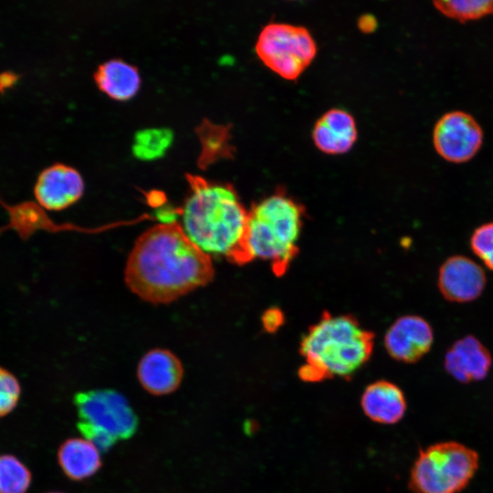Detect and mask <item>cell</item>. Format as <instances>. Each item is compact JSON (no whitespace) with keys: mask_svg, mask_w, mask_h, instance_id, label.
<instances>
[{"mask_svg":"<svg viewBox=\"0 0 493 493\" xmlns=\"http://www.w3.org/2000/svg\"><path fill=\"white\" fill-rule=\"evenodd\" d=\"M214 276L211 257L190 240L175 220L142 233L124 270L130 290L152 304L171 303L207 285Z\"/></svg>","mask_w":493,"mask_h":493,"instance_id":"obj_1","label":"cell"},{"mask_svg":"<svg viewBox=\"0 0 493 493\" xmlns=\"http://www.w3.org/2000/svg\"><path fill=\"white\" fill-rule=\"evenodd\" d=\"M181 216L186 236L205 253L245 263L248 211L230 185L194 180Z\"/></svg>","mask_w":493,"mask_h":493,"instance_id":"obj_2","label":"cell"},{"mask_svg":"<svg viewBox=\"0 0 493 493\" xmlns=\"http://www.w3.org/2000/svg\"><path fill=\"white\" fill-rule=\"evenodd\" d=\"M302 225L303 208L288 195L276 193L260 200L248 211L245 263L266 261L282 274L296 256Z\"/></svg>","mask_w":493,"mask_h":493,"instance_id":"obj_3","label":"cell"},{"mask_svg":"<svg viewBox=\"0 0 493 493\" xmlns=\"http://www.w3.org/2000/svg\"><path fill=\"white\" fill-rule=\"evenodd\" d=\"M372 347V334L352 317L327 314L305 334L300 352L323 378L349 377L369 360Z\"/></svg>","mask_w":493,"mask_h":493,"instance_id":"obj_4","label":"cell"},{"mask_svg":"<svg viewBox=\"0 0 493 493\" xmlns=\"http://www.w3.org/2000/svg\"><path fill=\"white\" fill-rule=\"evenodd\" d=\"M479 467L477 451L456 441H443L420 450L410 473L414 493H459Z\"/></svg>","mask_w":493,"mask_h":493,"instance_id":"obj_5","label":"cell"},{"mask_svg":"<svg viewBox=\"0 0 493 493\" xmlns=\"http://www.w3.org/2000/svg\"><path fill=\"white\" fill-rule=\"evenodd\" d=\"M255 48L261 61L286 79H297L317 52L316 42L307 28L287 23L265 26Z\"/></svg>","mask_w":493,"mask_h":493,"instance_id":"obj_6","label":"cell"},{"mask_svg":"<svg viewBox=\"0 0 493 493\" xmlns=\"http://www.w3.org/2000/svg\"><path fill=\"white\" fill-rule=\"evenodd\" d=\"M79 425L106 434L116 441L133 435L138 418L127 399L113 390H92L75 395Z\"/></svg>","mask_w":493,"mask_h":493,"instance_id":"obj_7","label":"cell"},{"mask_svg":"<svg viewBox=\"0 0 493 493\" xmlns=\"http://www.w3.org/2000/svg\"><path fill=\"white\" fill-rule=\"evenodd\" d=\"M433 142L445 160L461 163L472 159L483 142V131L470 114L454 110L444 114L435 123Z\"/></svg>","mask_w":493,"mask_h":493,"instance_id":"obj_8","label":"cell"},{"mask_svg":"<svg viewBox=\"0 0 493 493\" xmlns=\"http://www.w3.org/2000/svg\"><path fill=\"white\" fill-rule=\"evenodd\" d=\"M80 173L65 163H53L43 169L34 185L37 204L48 211H61L76 203L83 194Z\"/></svg>","mask_w":493,"mask_h":493,"instance_id":"obj_9","label":"cell"},{"mask_svg":"<svg viewBox=\"0 0 493 493\" xmlns=\"http://www.w3.org/2000/svg\"><path fill=\"white\" fill-rule=\"evenodd\" d=\"M486 283L483 268L465 256L448 257L438 271V288L442 296L452 302L467 303L477 299Z\"/></svg>","mask_w":493,"mask_h":493,"instance_id":"obj_10","label":"cell"},{"mask_svg":"<svg viewBox=\"0 0 493 493\" xmlns=\"http://www.w3.org/2000/svg\"><path fill=\"white\" fill-rule=\"evenodd\" d=\"M433 342L431 325L417 315L400 317L391 325L384 337V346L391 357L407 363L423 358Z\"/></svg>","mask_w":493,"mask_h":493,"instance_id":"obj_11","label":"cell"},{"mask_svg":"<svg viewBox=\"0 0 493 493\" xmlns=\"http://www.w3.org/2000/svg\"><path fill=\"white\" fill-rule=\"evenodd\" d=\"M492 356L472 335L455 341L445 355L444 367L456 381L468 383L484 380L491 368Z\"/></svg>","mask_w":493,"mask_h":493,"instance_id":"obj_12","label":"cell"},{"mask_svg":"<svg viewBox=\"0 0 493 493\" xmlns=\"http://www.w3.org/2000/svg\"><path fill=\"white\" fill-rule=\"evenodd\" d=\"M137 376L147 392L163 395L178 388L184 376V367L173 352L156 348L142 357L138 363Z\"/></svg>","mask_w":493,"mask_h":493,"instance_id":"obj_13","label":"cell"},{"mask_svg":"<svg viewBox=\"0 0 493 493\" xmlns=\"http://www.w3.org/2000/svg\"><path fill=\"white\" fill-rule=\"evenodd\" d=\"M357 138L356 123L351 114L341 109L326 111L315 123L312 139L323 152L339 154L348 152Z\"/></svg>","mask_w":493,"mask_h":493,"instance_id":"obj_14","label":"cell"},{"mask_svg":"<svg viewBox=\"0 0 493 493\" xmlns=\"http://www.w3.org/2000/svg\"><path fill=\"white\" fill-rule=\"evenodd\" d=\"M364 414L372 421L393 425L398 423L406 411V400L403 391L388 381L370 384L362 396Z\"/></svg>","mask_w":493,"mask_h":493,"instance_id":"obj_15","label":"cell"},{"mask_svg":"<svg viewBox=\"0 0 493 493\" xmlns=\"http://www.w3.org/2000/svg\"><path fill=\"white\" fill-rule=\"evenodd\" d=\"M95 80L104 93L118 100L131 98L141 86L138 68L121 58H111L100 65Z\"/></svg>","mask_w":493,"mask_h":493,"instance_id":"obj_16","label":"cell"},{"mask_svg":"<svg viewBox=\"0 0 493 493\" xmlns=\"http://www.w3.org/2000/svg\"><path fill=\"white\" fill-rule=\"evenodd\" d=\"M100 449L84 438L66 440L58 451V460L64 474L73 480L93 476L101 466Z\"/></svg>","mask_w":493,"mask_h":493,"instance_id":"obj_17","label":"cell"},{"mask_svg":"<svg viewBox=\"0 0 493 493\" xmlns=\"http://www.w3.org/2000/svg\"><path fill=\"white\" fill-rule=\"evenodd\" d=\"M173 132L170 128L153 126L134 134L132 152L140 160L152 161L162 157L171 146Z\"/></svg>","mask_w":493,"mask_h":493,"instance_id":"obj_18","label":"cell"},{"mask_svg":"<svg viewBox=\"0 0 493 493\" xmlns=\"http://www.w3.org/2000/svg\"><path fill=\"white\" fill-rule=\"evenodd\" d=\"M31 483V473L16 456H0V493H26Z\"/></svg>","mask_w":493,"mask_h":493,"instance_id":"obj_19","label":"cell"},{"mask_svg":"<svg viewBox=\"0 0 493 493\" xmlns=\"http://www.w3.org/2000/svg\"><path fill=\"white\" fill-rule=\"evenodd\" d=\"M434 5L444 16L461 22L493 14V1L488 0L436 1Z\"/></svg>","mask_w":493,"mask_h":493,"instance_id":"obj_20","label":"cell"},{"mask_svg":"<svg viewBox=\"0 0 493 493\" xmlns=\"http://www.w3.org/2000/svg\"><path fill=\"white\" fill-rule=\"evenodd\" d=\"M470 247L483 264L493 271V222L485 223L473 231Z\"/></svg>","mask_w":493,"mask_h":493,"instance_id":"obj_21","label":"cell"},{"mask_svg":"<svg viewBox=\"0 0 493 493\" xmlns=\"http://www.w3.org/2000/svg\"><path fill=\"white\" fill-rule=\"evenodd\" d=\"M21 387L17 378L0 366V418L8 414L17 404Z\"/></svg>","mask_w":493,"mask_h":493,"instance_id":"obj_22","label":"cell"},{"mask_svg":"<svg viewBox=\"0 0 493 493\" xmlns=\"http://www.w3.org/2000/svg\"><path fill=\"white\" fill-rule=\"evenodd\" d=\"M226 132L223 129L211 131L204 136V148L210 155H218L227 152L228 144Z\"/></svg>","mask_w":493,"mask_h":493,"instance_id":"obj_23","label":"cell"},{"mask_svg":"<svg viewBox=\"0 0 493 493\" xmlns=\"http://www.w3.org/2000/svg\"><path fill=\"white\" fill-rule=\"evenodd\" d=\"M283 321V315L277 309H270L263 316V324L266 330L274 331L278 329Z\"/></svg>","mask_w":493,"mask_h":493,"instance_id":"obj_24","label":"cell"},{"mask_svg":"<svg viewBox=\"0 0 493 493\" xmlns=\"http://www.w3.org/2000/svg\"><path fill=\"white\" fill-rule=\"evenodd\" d=\"M18 77L13 72H3L0 74V90H4L12 87Z\"/></svg>","mask_w":493,"mask_h":493,"instance_id":"obj_25","label":"cell"},{"mask_svg":"<svg viewBox=\"0 0 493 493\" xmlns=\"http://www.w3.org/2000/svg\"><path fill=\"white\" fill-rule=\"evenodd\" d=\"M49 493H61V492H49Z\"/></svg>","mask_w":493,"mask_h":493,"instance_id":"obj_26","label":"cell"}]
</instances>
